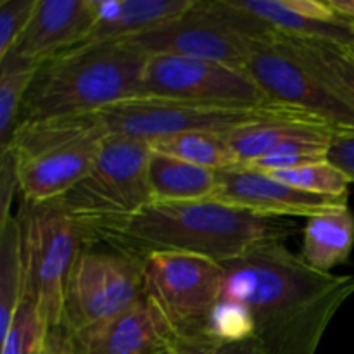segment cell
Masks as SVG:
<instances>
[{
    "label": "cell",
    "instance_id": "277c9868",
    "mask_svg": "<svg viewBox=\"0 0 354 354\" xmlns=\"http://www.w3.org/2000/svg\"><path fill=\"white\" fill-rule=\"evenodd\" d=\"M149 142L107 133L93 168L59 197L86 245L111 242L152 204Z\"/></svg>",
    "mask_w": 354,
    "mask_h": 354
},
{
    "label": "cell",
    "instance_id": "2e32d148",
    "mask_svg": "<svg viewBox=\"0 0 354 354\" xmlns=\"http://www.w3.org/2000/svg\"><path fill=\"white\" fill-rule=\"evenodd\" d=\"M337 130L308 114H289L227 133L239 166H248L292 145H327Z\"/></svg>",
    "mask_w": 354,
    "mask_h": 354
},
{
    "label": "cell",
    "instance_id": "7402d4cb",
    "mask_svg": "<svg viewBox=\"0 0 354 354\" xmlns=\"http://www.w3.org/2000/svg\"><path fill=\"white\" fill-rule=\"evenodd\" d=\"M149 145L152 151L162 152L182 161L214 169V171H223V169L239 166L237 156L232 151L227 133L194 131V133L158 138Z\"/></svg>",
    "mask_w": 354,
    "mask_h": 354
},
{
    "label": "cell",
    "instance_id": "d6986e66",
    "mask_svg": "<svg viewBox=\"0 0 354 354\" xmlns=\"http://www.w3.org/2000/svg\"><path fill=\"white\" fill-rule=\"evenodd\" d=\"M149 187L152 203L214 199L218 194V176L214 169L192 165L151 149Z\"/></svg>",
    "mask_w": 354,
    "mask_h": 354
},
{
    "label": "cell",
    "instance_id": "d4e9b609",
    "mask_svg": "<svg viewBox=\"0 0 354 354\" xmlns=\"http://www.w3.org/2000/svg\"><path fill=\"white\" fill-rule=\"evenodd\" d=\"M52 330L44 315L24 297L12 318V324L2 335L0 354H45Z\"/></svg>",
    "mask_w": 354,
    "mask_h": 354
},
{
    "label": "cell",
    "instance_id": "603a6c76",
    "mask_svg": "<svg viewBox=\"0 0 354 354\" xmlns=\"http://www.w3.org/2000/svg\"><path fill=\"white\" fill-rule=\"evenodd\" d=\"M38 68L40 64L10 54L0 59V152L12 140Z\"/></svg>",
    "mask_w": 354,
    "mask_h": 354
},
{
    "label": "cell",
    "instance_id": "ac0fdd59",
    "mask_svg": "<svg viewBox=\"0 0 354 354\" xmlns=\"http://www.w3.org/2000/svg\"><path fill=\"white\" fill-rule=\"evenodd\" d=\"M301 259L320 273H332L354 248V214L349 206L306 218Z\"/></svg>",
    "mask_w": 354,
    "mask_h": 354
},
{
    "label": "cell",
    "instance_id": "f1b7e54d",
    "mask_svg": "<svg viewBox=\"0 0 354 354\" xmlns=\"http://www.w3.org/2000/svg\"><path fill=\"white\" fill-rule=\"evenodd\" d=\"M328 161L349 176L354 183V130H337L328 147Z\"/></svg>",
    "mask_w": 354,
    "mask_h": 354
},
{
    "label": "cell",
    "instance_id": "30bf717a",
    "mask_svg": "<svg viewBox=\"0 0 354 354\" xmlns=\"http://www.w3.org/2000/svg\"><path fill=\"white\" fill-rule=\"evenodd\" d=\"M245 71L275 106L325 121L334 130H354V106L279 33L251 55Z\"/></svg>",
    "mask_w": 354,
    "mask_h": 354
},
{
    "label": "cell",
    "instance_id": "ba28073f",
    "mask_svg": "<svg viewBox=\"0 0 354 354\" xmlns=\"http://www.w3.org/2000/svg\"><path fill=\"white\" fill-rule=\"evenodd\" d=\"M145 297L144 259L85 245L66 287L57 334L71 337L130 310Z\"/></svg>",
    "mask_w": 354,
    "mask_h": 354
},
{
    "label": "cell",
    "instance_id": "7c38bea8",
    "mask_svg": "<svg viewBox=\"0 0 354 354\" xmlns=\"http://www.w3.org/2000/svg\"><path fill=\"white\" fill-rule=\"evenodd\" d=\"M138 97L216 107L275 106L248 71L178 55H149Z\"/></svg>",
    "mask_w": 354,
    "mask_h": 354
},
{
    "label": "cell",
    "instance_id": "7a4b0ae2",
    "mask_svg": "<svg viewBox=\"0 0 354 354\" xmlns=\"http://www.w3.org/2000/svg\"><path fill=\"white\" fill-rule=\"evenodd\" d=\"M292 230L287 218L266 216L218 199L152 203L107 244L138 258L178 251L223 265L263 242L286 241Z\"/></svg>",
    "mask_w": 354,
    "mask_h": 354
},
{
    "label": "cell",
    "instance_id": "f546056e",
    "mask_svg": "<svg viewBox=\"0 0 354 354\" xmlns=\"http://www.w3.org/2000/svg\"><path fill=\"white\" fill-rule=\"evenodd\" d=\"M19 189L14 161L9 154H0V225L14 216L10 206L14 201V192Z\"/></svg>",
    "mask_w": 354,
    "mask_h": 354
},
{
    "label": "cell",
    "instance_id": "9c48e42d",
    "mask_svg": "<svg viewBox=\"0 0 354 354\" xmlns=\"http://www.w3.org/2000/svg\"><path fill=\"white\" fill-rule=\"evenodd\" d=\"M303 114L282 106L216 107L182 100L133 97L99 113L109 135L154 142L173 135L207 131L230 133L237 128L275 118Z\"/></svg>",
    "mask_w": 354,
    "mask_h": 354
},
{
    "label": "cell",
    "instance_id": "1f68e13d",
    "mask_svg": "<svg viewBox=\"0 0 354 354\" xmlns=\"http://www.w3.org/2000/svg\"><path fill=\"white\" fill-rule=\"evenodd\" d=\"M45 354H62V346H61V337H59L57 332H52L50 342H48V349Z\"/></svg>",
    "mask_w": 354,
    "mask_h": 354
},
{
    "label": "cell",
    "instance_id": "4fadbf2b",
    "mask_svg": "<svg viewBox=\"0 0 354 354\" xmlns=\"http://www.w3.org/2000/svg\"><path fill=\"white\" fill-rule=\"evenodd\" d=\"M176 342L175 328L147 296L104 324L61 335L64 354H173Z\"/></svg>",
    "mask_w": 354,
    "mask_h": 354
},
{
    "label": "cell",
    "instance_id": "ffe728a7",
    "mask_svg": "<svg viewBox=\"0 0 354 354\" xmlns=\"http://www.w3.org/2000/svg\"><path fill=\"white\" fill-rule=\"evenodd\" d=\"M239 9L259 21L280 35L301 40L328 41L348 47L354 40V21L342 19L337 23L317 21L297 14L287 6L286 0H232Z\"/></svg>",
    "mask_w": 354,
    "mask_h": 354
},
{
    "label": "cell",
    "instance_id": "4dcf8cb0",
    "mask_svg": "<svg viewBox=\"0 0 354 354\" xmlns=\"http://www.w3.org/2000/svg\"><path fill=\"white\" fill-rule=\"evenodd\" d=\"M328 3L339 16L354 21V0H328Z\"/></svg>",
    "mask_w": 354,
    "mask_h": 354
},
{
    "label": "cell",
    "instance_id": "52a82bcc",
    "mask_svg": "<svg viewBox=\"0 0 354 354\" xmlns=\"http://www.w3.org/2000/svg\"><path fill=\"white\" fill-rule=\"evenodd\" d=\"M23 241L26 294L44 315L52 332H57L62 320L66 287L85 248L82 230L69 218L57 201L26 203L16 214Z\"/></svg>",
    "mask_w": 354,
    "mask_h": 354
},
{
    "label": "cell",
    "instance_id": "83f0119b",
    "mask_svg": "<svg viewBox=\"0 0 354 354\" xmlns=\"http://www.w3.org/2000/svg\"><path fill=\"white\" fill-rule=\"evenodd\" d=\"M173 354H268L254 339L220 341L206 334L178 337Z\"/></svg>",
    "mask_w": 354,
    "mask_h": 354
},
{
    "label": "cell",
    "instance_id": "9a60e30c",
    "mask_svg": "<svg viewBox=\"0 0 354 354\" xmlns=\"http://www.w3.org/2000/svg\"><path fill=\"white\" fill-rule=\"evenodd\" d=\"M93 26V0H38L30 24L9 54L44 64L82 45Z\"/></svg>",
    "mask_w": 354,
    "mask_h": 354
},
{
    "label": "cell",
    "instance_id": "4316f807",
    "mask_svg": "<svg viewBox=\"0 0 354 354\" xmlns=\"http://www.w3.org/2000/svg\"><path fill=\"white\" fill-rule=\"evenodd\" d=\"M38 0H0V59L6 57L30 24Z\"/></svg>",
    "mask_w": 354,
    "mask_h": 354
},
{
    "label": "cell",
    "instance_id": "484cf974",
    "mask_svg": "<svg viewBox=\"0 0 354 354\" xmlns=\"http://www.w3.org/2000/svg\"><path fill=\"white\" fill-rule=\"evenodd\" d=\"M268 175L280 180V182L289 183L296 189L330 197H348L349 185L353 183L349 176L328 159L294 169L273 171Z\"/></svg>",
    "mask_w": 354,
    "mask_h": 354
},
{
    "label": "cell",
    "instance_id": "d6a6232c",
    "mask_svg": "<svg viewBox=\"0 0 354 354\" xmlns=\"http://www.w3.org/2000/svg\"><path fill=\"white\" fill-rule=\"evenodd\" d=\"M346 48V50H348L349 52V54H351L353 55V57H354V40L351 41V44H349L348 45V47H344Z\"/></svg>",
    "mask_w": 354,
    "mask_h": 354
},
{
    "label": "cell",
    "instance_id": "5b68a950",
    "mask_svg": "<svg viewBox=\"0 0 354 354\" xmlns=\"http://www.w3.org/2000/svg\"><path fill=\"white\" fill-rule=\"evenodd\" d=\"M107 130L99 114L59 116L17 124L7 151L23 201L59 199L95 165Z\"/></svg>",
    "mask_w": 354,
    "mask_h": 354
},
{
    "label": "cell",
    "instance_id": "8992f818",
    "mask_svg": "<svg viewBox=\"0 0 354 354\" xmlns=\"http://www.w3.org/2000/svg\"><path fill=\"white\" fill-rule=\"evenodd\" d=\"M279 37L232 0H196L183 16L127 38L147 55H178L245 71L251 55Z\"/></svg>",
    "mask_w": 354,
    "mask_h": 354
},
{
    "label": "cell",
    "instance_id": "6da1fadb",
    "mask_svg": "<svg viewBox=\"0 0 354 354\" xmlns=\"http://www.w3.org/2000/svg\"><path fill=\"white\" fill-rule=\"evenodd\" d=\"M221 266L218 301L268 354H315L332 318L354 296V273L317 272L286 241L263 242Z\"/></svg>",
    "mask_w": 354,
    "mask_h": 354
},
{
    "label": "cell",
    "instance_id": "8fae6325",
    "mask_svg": "<svg viewBox=\"0 0 354 354\" xmlns=\"http://www.w3.org/2000/svg\"><path fill=\"white\" fill-rule=\"evenodd\" d=\"M145 296L161 310L178 337L206 327L223 283V266L204 256L156 251L144 256Z\"/></svg>",
    "mask_w": 354,
    "mask_h": 354
},
{
    "label": "cell",
    "instance_id": "5bb4252c",
    "mask_svg": "<svg viewBox=\"0 0 354 354\" xmlns=\"http://www.w3.org/2000/svg\"><path fill=\"white\" fill-rule=\"evenodd\" d=\"M216 176L218 194L214 199L266 216L310 218L348 206V197L306 192L248 166L216 171Z\"/></svg>",
    "mask_w": 354,
    "mask_h": 354
},
{
    "label": "cell",
    "instance_id": "836d02e7",
    "mask_svg": "<svg viewBox=\"0 0 354 354\" xmlns=\"http://www.w3.org/2000/svg\"><path fill=\"white\" fill-rule=\"evenodd\" d=\"M59 337H61V335H59ZM62 346V344H61ZM62 354H64V351H62Z\"/></svg>",
    "mask_w": 354,
    "mask_h": 354
},
{
    "label": "cell",
    "instance_id": "44dd1931",
    "mask_svg": "<svg viewBox=\"0 0 354 354\" xmlns=\"http://www.w3.org/2000/svg\"><path fill=\"white\" fill-rule=\"evenodd\" d=\"M26 294L23 241L17 218L0 225V335L12 324Z\"/></svg>",
    "mask_w": 354,
    "mask_h": 354
},
{
    "label": "cell",
    "instance_id": "e0dca14e",
    "mask_svg": "<svg viewBox=\"0 0 354 354\" xmlns=\"http://www.w3.org/2000/svg\"><path fill=\"white\" fill-rule=\"evenodd\" d=\"M196 0H93L95 26L83 44L127 40L190 10Z\"/></svg>",
    "mask_w": 354,
    "mask_h": 354
},
{
    "label": "cell",
    "instance_id": "3957f363",
    "mask_svg": "<svg viewBox=\"0 0 354 354\" xmlns=\"http://www.w3.org/2000/svg\"><path fill=\"white\" fill-rule=\"evenodd\" d=\"M147 59V54L128 40L76 45L40 64L19 123L99 114L138 97Z\"/></svg>",
    "mask_w": 354,
    "mask_h": 354
},
{
    "label": "cell",
    "instance_id": "cb8c5ba5",
    "mask_svg": "<svg viewBox=\"0 0 354 354\" xmlns=\"http://www.w3.org/2000/svg\"><path fill=\"white\" fill-rule=\"evenodd\" d=\"M282 37L354 106V57L342 45Z\"/></svg>",
    "mask_w": 354,
    "mask_h": 354
}]
</instances>
